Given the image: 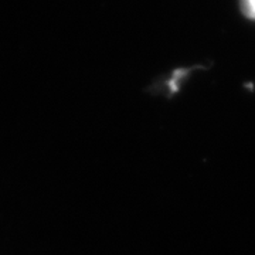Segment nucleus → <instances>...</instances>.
<instances>
[{"label": "nucleus", "mask_w": 255, "mask_h": 255, "mask_svg": "<svg viewBox=\"0 0 255 255\" xmlns=\"http://www.w3.org/2000/svg\"><path fill=\"white\" fill-rule=\"evenodd\" d=\"M190 70H179L173 74V81L169 82V88H170V92H177L179 91V85L182 84L183 80L189 75Z\"/></svg>", "instance_id": "1"}, {"label": "nucleus", "mask_w": 255, "mask_h": 255, "mask_svg": "<svg viewBox=\"0 0 255 255\" xmlns=\"http://www.w3.org/2000/svg\"><path fill=\"white\" fill-rule=\"evenodd\" d=\"M240 9L250 20H255V0H240Z\"/></svg>", "instance_id": "2"}]
</instances>
